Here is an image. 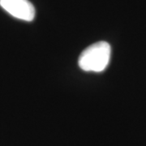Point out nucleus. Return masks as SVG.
Wrapping results in <instances>:
<instances>
[{"mask_svg":"<svg viewBox=\"0 0 146 146\" xmlns=\"http://www.w3.org/2000/svg\"><path fill=\"white\" fill-rule=\"evenodd\" d=\"M111 47L108 42H98L90 45L80 54L78 65L84 72H101L110 60Z\"/></svg>","mask_w":146,"mask_h":146,"instance_id":"obj_1","label":"nucleus"},{"mask_svg":"<svg viewBox=\"0 0 146 146\" xmlns=\"http://www.w3.org/2000/svg\"><path fill=\"white\" fill-rule=\"evenodd\" d=\"M0 6L19 20L30 22L35 17V8L29 0H0Z\"/></svg>","mask_w":146,"mask_h":146,"instance_id":"obj_2","label":"nucleus"}]
</instances>
